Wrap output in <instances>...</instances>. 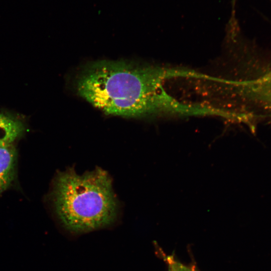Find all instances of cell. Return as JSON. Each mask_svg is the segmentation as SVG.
I'll list each match as a JSON object with an SVG mask.
<instances>
[{
  "mask_svg": "<svg viewBox=\"0 0 271 271\" xmlns=\"http://www.w3.org/2000/svg\"><path fill=\"white\" fill-rule=\"evenodd\" d=\"M201 77L192 70L103 60L80 72L75 87L80 96L108 115H206L209 108L206 104L180 101L163 87L171 79Z\"/></svg>",
  "mask_w": 271,
  "mask_h": 271,
  "instance_id": "6da1fadb",
  "label": "cell"
},
{
  "mask_svg": "<svg viewBox=\"0 0 271 271\" xmlns=\"http://www.w3.org/2000/svg\"><path fill=\"white\" fill-rule=\"evenodd\" d=\"M52 192L57 217L72 231L85 232L104 227L115 219L118 203L112 180L100 168L77 174L73 169L59 172Z\"/></svg>",
  "mask_w": 271,
  "mask_h": 271,
  "instance_id": "7a4b0ae2",
  "label": "cell"
},
{
  "mask_svg": "<svg viewBox=\"0 0 271 271\" xmlns=\"http://www.w3.org/2000/svg\"><path fill=\"white\" fill-rule=\"evenodd\" d=\"M17 161V151L14 143L0 146V195L15 179Z\"/></svg>",
  "mask_w": 271,
  "mask_h": 271,
  "instance_id": "3957f363",
  "label": "cell"
},
{
  "mask_svg": "<svg viewBox=\"0 0 271 271\" xmlns=\"http://www.w3.org/2000/svg\"><path fill=\"white\" fill-rule=\"evenodd\" d=\"M26 130L24 122L13 115L0 113V146L13 144Z\"/></svg>",
  "mask_w": 271,
  "mask_h": 271,
  "instance_id": "277c9868",
  "label": "cell"
},
{
  "mask_svg": "<svg viewBox=\"0 0 271 271\" xmlns=\"http://www.w3.org/2000/svg\"><path fill=\"white\" fill-rule=\"evenodd\" d=\"M172 271H190L189 269L181 266H177L176 267H174Z\"/></svg>",
  "mask_w": 271,
  "mask_h": 271,
  "instance_id": "5b68a950",
  "label": "cell"
}]
</instances>
